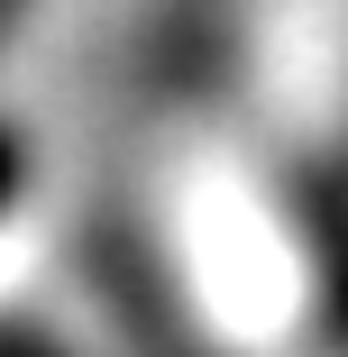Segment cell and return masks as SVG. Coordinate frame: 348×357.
<instances>
[{
    "instance_id": "7a4b0ae2",
    "label": "cell",
    "mask_w": 348,
    "mask_h": 357,
    "mask_svg": "<svg viewBox=\"0 0 348 357\" xmlns=\"http://www.w3.org/2000/svg\"><path fill=\"white\" fill-rule=\"evenodd\" d=\"M10 10H19V0H0V28H10Z\"/></svg>"
},
{
    "instance_id": "6da1fadb",
    "label": "cell",
    "mask_w": 348,
    "mask_h": 357,
    "mask_svg": "<svg viewBox=\"0 0 348 357\" xmlns=\"http://www.w3.org/2000/svg\"><path fill=\"white\" fill-rule=\"evenodd\" d=\"M10 183H19V137L0 128V202H10Z\"/></svg>"
},
{
    "instance_id": "3957f363",
    "label": "cell",
    "mask_w": 348,
    "mask_h": 357,
    "mask_svg": "<svg viewBox=\"0 0 348 357\" xmlns=\"http://www.w3.org/2000/svg\"><path fill=\"white\" fill-rule=\"evenodd\" d=\"M0 357H10V348H0Z\"/></svg>"
}]
</instances>
